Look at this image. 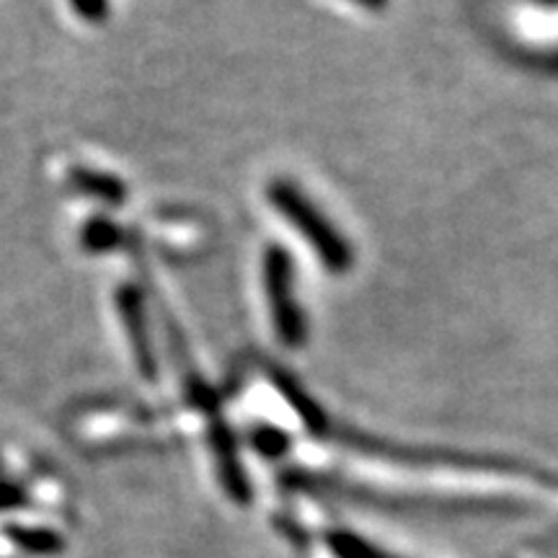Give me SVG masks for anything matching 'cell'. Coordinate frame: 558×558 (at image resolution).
<instances>
[{"mask_svg":"<svg viewBox=\"0 0 558 558\" xmlns=\"http://www.w3.org/2000/svg\"><path fill=\"white\" fill-rule=\"evenodd\" d=\"M271 199H275V205L279 209H282L284 218H290L292 222H295L300 233H303L305 239L316 246L320 259H324L329 267H333L337 271L347 267L349 264L347 243L341 241L329 226H326V220L320 218L316 209H313L308 202L300 197L292 186L275 184V190H271Z\"/></svg>","mask_w":558,"mask_h":558,"instance_id":"obj_1","label":"cell"},{"mask_svg":"<svg viewBox=\"0 0 558 558\" xmlns=\"http://www.w3.org/2000/svg\"><path fill=\"white\" fill-rule=\"evenodd\" d=\"M267 282L275 324L284 344H298L303 339V318H300L295 300H292V275L288 256L282 251H269L267 256Z\"/></svg>","mask_w":558,"mask_h":558,"instance_id":"obj_2","label":"cell"},{"mask_svg":"<svg viewBox=\"0 0 558 558\" xmlns=\"http://www.w3.org/2000/svg\"><path fill=\"white\" fill-rule=\"evenodd\" d=\"M329 546L339 558H396V556L383 554V550L369 546V543L362 541L360 535H352V533L329 535Z\"/></svg>","mask_w":558,"mask_h":558,"instance_id":"obj_3","label":"cell"},{"mask_svg":"<svg viewBox=\"0 0 558 558\" xmlns=\"http://www.w3.org/2000/svg\"><path fill=\"white\" fill-rule=\"evenodd\" d=\"M73 5L78 9L81 16H86L90 21H101L109 11L107 0H73Z\"/></svg>","mask_w":558,"mask_h":558,"instance_id":"obj_4","label":"cell"},{"mask_svg":"<svg viewBox=\"0 0 558 558\" xmlns=\"http://www.w3.org/2000/svg\"><path fill=\"white\" fill-rule=\"evenodd\" d=\"M354 3L365 5V9H369V11H383L388 5V0H354Z\"/></svg>","mask_w":558,"mask_h":558,"instance_id":"obj_5","label":"cell"},{"mask_svg":"<svg viewBox=\"0 0 558 558\" xmlns=\"http://www.w3.org/2000/svg\"><path fill=\"white\" fill-rule=\"evenodd\" d=\"M546 3H558V0H546Z\"/></svg>","mask_w":558,"mask_h":558,"instance_id":"obj_6","label":"cell"}]
</instances>
